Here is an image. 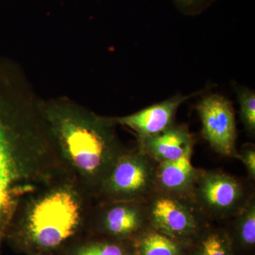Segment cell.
Masks as SVG:
<instances>
[{
    "instance_id": "cell-1",
    "label": "cell",
    "mask_w": 255,
    "mask_h": 255,
    "mask_svg": "<svg viewBox=\"0 0 255 255\" xmlns=\"http://www.w3.org/2000/svg\"><path fill=\"white\" fill-rule=\"evenodd\" d=\"M0 74V246L23 206L67 175L39 112L23 109Z\"/></svg>"
},
{
    "instance_id": "cell-2",
    "label": "cell",
    "mask_w": 255,
    "mask_h": 255,
    "mask_svg": "<svg viewBox=\"0 0 255 255\" xmlns=\"http://www.w3.org/2000/svg\"><path fill=\"white\" fill-rule=\"evenodd\" d=\"M38 109L70 177L87 194L97 197L114 162L126 150L114 119L66 101L47 102Z\"/></svg>"
},
{
    "instance_id": "cell-3",
    "label": "cell",
    "mask_w": 255,
    "mask_h": 255,
    "mask_svg": "<svg viewBox=\"0 0 255 255\" xmlns=\"http://www.w3.org/2000/svg\"><path fill=\"white\" fill-rule=\"evenodd\" d=\"M82 189L71 177H67L38 193L23 206L25 212L16 218L23 217L25 233L33 246L54 249L78 232L87 216Z\"/></svg>"
},
{
    "instance_id": "cell-4",
    "label": "cell",
    "mask_w": 255,
    "mask_h": 255,
    "mask_svg": "<svg viewBox=\"0 0 255 255\" xmlns=\"http://www.w3.org/2000/svg\"><path fill=\"white\" fill-rule=\"evenodd\" d=\"M156 163L137 147L114 162L97 197L102 202L145 201L155 191Z\"/></svg>"
},
{
    "instance_id": "cell-5",
    "label": "cell",
    "mask_w": 255,
    "mask_h": 255,
    "mask_svg": "<svg viewBox=\"0 0 255 255\" xmlns=\"http://www.w3.org/2000/svg\"><path fill=\"white\" fill-rule=\"evenodd\" d=\"M145 202L150 226L188 246L209 225L189 196L155 191Z\"/></svg>"
},
{
    "instance_id": "cell-6",
    "label": "cell",
    "mask_w": 255,
    "mask_h": 255,
    "mask_svg": "<svg viewBox=\"0 0 255 255\" xmlns=\"http://www.w3.org/2000/svg\"><path fill=\"white\" fill-rule=\"evenodd\" d=\"M253 194L237 178L221 171L199 169L191 198L209 221L232 219Z\"/></svg>"
},
{
    "instance_id": "cell-7",
    "label": "cell",
    "mask_w": 255,
    "mask_h": 255,
    "mask_svg": "<svg viewBox=\"0 0 255 255\" xmlns=\"http://www.w3.org/2000/svg\"><path fill=\"white\" fill-rule=\"evenodd\" d=\"M202 135L213 150L226 157H236V121L232 104L221 95L206 96L196 106Z\"/></svg>"
},
{
    "instance_id": "cell-8",
    "label": "cell",
    "mask_w": 255,
    "mask_h": 255,
    "mask_svg": "<svg viewBox=\"0 0 255 255\" xmlns=\"http://www.w3.org/2000/svg\"><path fill=\"white\" fill-rule=\"evenodd\" d=\"M97 214L102 232L117 240H132L150 226L145 201L102 202Z\"/></svg>"
},
{
    "instance_id": "cell-9",
    "label": "cell",
    "mask_w": 255,
    "mask_h": 255,
    "mask_svg": "<svg viewBox=\"0 0 255 255\" xmlns=\"http://www.w3.org/2000/svg\"><path fill=\"white\" fill-rule=\"evenodd\" d=\"M196 95H177L123 117L113 118L117 124L130 128L139 140L153 136L174 125V117L183 103Z\"/></svg>"
},
{
    "instance_id": "cell-10",
    "label": "cell",
    "mask_w": 255,
    "mask_h": 255,
    "mask_svg": "<svg viewBox=\"0 0 255 255\" xmlns=\"http://www.w3.org/2000/svg\"><path fill=\"white\" fill-rule=\"evenodd\" d=\"M194 140L187 125H172L138 141V148L155 163L174 160L193 149Z\"/></svg>"
},
{
    "instance_id": "cell-11",
    "label": "cell",
    "mask_w": 255,
    "mask_h": 255,
    "mask_svg": "<svg viewBox=\"0 0 255 255\" xmlns=\"http://www.w3.org/2000/svg\"><path fill=\"white\" fill-rule=\"evenodd\" d=\"M193 149L174 160L156 163L155 191L191 197L199 169L191 162Z\"/></svg>"
},
{
    "instance_id": "cell-12",
    "label": "cell",
    "mask_w": 255,
    "mask_h": 255,
    "mask_svg": "<svg viewBox=\"0 0 255 255\" xmlns=\"http://www.w3.org/2000/svg\"><path fill=\"white\" fill-rule=\"evenodd\" d=\"M132 255H189L190 247L149 226L130 241Z\"/></svg>"
},
{
    "instance_id": "cell-13",
    "label": "cell",
    "mask_w": 255,
    "mask_h": 255,
    "mask_svg": "<svg viewBox=\"0 0 255 255\" xmlns=\"http://www.w3.org/2000/svg\"><path fill=\"white\" fill-rule=\"evenodd\" d=\"M232 228L228 231L235 251H251L255 245V198H250L245 207L233 217Z\"/></svg>"
},
{
    "instance_id": "cell-14",
    "label": "cell",
    "mask_w": 255,
    "mask_h": 255,
    "mask_svg": "<svg viewBox=\"0 0 255 255\" xmlns=\"http://www.w3.org/2000/svg\"><path fill=\"white\" fill-rule=\"evenodd\" d=\"M189 255H236L228 231L208 225L191 244Z\"/></svg>"
},
{
    "instance_id": "cell-15",
    "label": "cell",
    "mask_w": 255,
    "mask_h": 255,
    "mask_svg": "<svg viewBox=\"0 0 255 255\" xmlns=\"http://www.w3.org/2000/svg\"><path fill=\"white\" fill-rule=\"evenodd\" d=\"M238 99L241 110V119L246 131L251 136L255 133V94L246 88L238 90Z\"/></svg>"
},
{
    "instance_id": "cell-16",
    "label": "cell",
    "mask_w": 255,
    "mask_h": 255,
    "mask_svg": "<svg viewBox=\"0 0 255 255\" xmlns=\"http://www.w3.org/2000/svg\"><path fill=\"white\" fill-rule=\"evenodd\" d=\"M76 255H132V253L130 243L128 247L119 241H101L82 247Z\"/></svg>"
},
{
    "instance_id": "cell-17",
    "label": "cell",
    "mask_w": 255,
    "mask_h": 255,
    "mask_svg": "<svg viewBox=\"0 0 255 255\" xmlns=\"http://www.w3.org/2000/svg\"><path fill=\"white\" fill-rule=\"evenodd\" d=\"M236 158L241 159L246 167L248 176L252 181L255 180V148L253 144L247 145L240 152H237Z\"/></svg>"
},
{
    "instance_id": "cell-18",
    "label": "cell",
    "mask_w": 255,
    "mask_h": 255,
    "mask_svg": "<svg viewBox=\"0 0 255 255\" xmlns=\"http://www.w3.org/2000/svg\"><path fill=\"white\" fill-rule=\"evenodd\" d=\"M211 0H174L177 6L188 14H196L201 11Z\"/></svg>"
}]
</instances>
